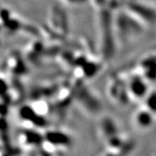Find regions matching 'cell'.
Instances as JSON below:
<instances>
[{"label":"cell","mask_w":156,"mask_h":156,"mask_svg":"<svg viewBox=\"0 0 156 156\" xmlns=\"http://www.w3.org/2000/svg\"><path fill=\"white\" fill-rule=\"evenodd\" d=\"M136 119L139 123V125L142 127H147L150 125L151 119L150 115L147 111H140L137 114Z\"/></svg>","instance_id":"1"},{"label":"cell","mask_w":156,"mask_h":156,"mask_svg":"<svg viewBox=\"0 0 156 156\" xmlns=\"http://www.w3.org/2000/svg\"><path fill=\"white\" fill-rule=\"evenodd\" d=\"M131 89H132V93H135L136 96L140 97V96L144 94V91H145V86L141 80L136 79L131 84Z\"/></svg>","instance_id":"2"}]
</instances>
